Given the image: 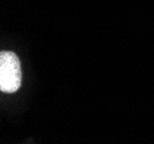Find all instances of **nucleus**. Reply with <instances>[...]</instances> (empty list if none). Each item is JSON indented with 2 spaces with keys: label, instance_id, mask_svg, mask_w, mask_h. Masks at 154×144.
I'll list each match as a JSON object with an SVG mask.
<instances>
[{
  "label": "nucleus",
  "instance_id": "f257e3e1",
  "mask_svg": "<svg viewBox=\"0 0 154 144\" xmlns=\"http://www.w3.org/2000/svg\"><path fill=\"white\" fill-rule=\"evenodd\" d=\"M22 83V72L19 57L11 51L0 53V90L14 93Z\"/></svg>",
  "mask_w": 154,
  "mask_h": 144
}]
</instances>
